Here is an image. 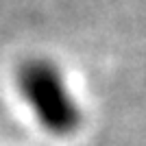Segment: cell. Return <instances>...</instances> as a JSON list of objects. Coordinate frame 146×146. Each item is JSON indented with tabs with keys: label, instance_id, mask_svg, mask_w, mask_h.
<instances>
[{
	"label": "cell",
	"instance_id": "obj_1",
	"mask_svg": "<svg viewBox=\"0 0 146 146\" xmlns=\"http://www.w3.org/2000/svg\"><path fill=\"white\" fill-rule=\"evenodd\" d=\"M20 90L29 107L46 131L70 135L81 122L79 107L68 90L61 72L46 59H31L20 68Z\"/></svg>",
	"mask_w": 146,
	"mask_h": 146
}]
</instances>
